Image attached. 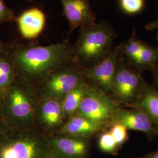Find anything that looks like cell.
<instances>
[{"mask_svg": "<svg viewBox=\"0 0 158 158\" xmlns=\"http://www.w3.org/2000/svg\"><path fill=\"white\" fill-rule=\"evenodd\" d=\"M69 40L50 45L12 44L7 53L13 62L17 79L34 87L52 72L73 61Z\"/></svg>", "mask_w": 158, "mask_h": 158, "instance_id": "1", "label": "cell"}, {"mask_svg": "<svg viewBox=\"0 0 158 158\" xmlns=\"http://www.w3.org/2000/svg\"><path fill=\"white\" fill-rule=\"evenodd\" d=\"M78 39L72 47L73 60L80 70L91 68L104 60L114 49L115 29L107 20L79 28Z\"/></svg>", "mask_w": 158, "mask_h": 158, "instance_id": "2", "label": "cell"}, {"mask_svg": "<svg viewBox=\"0 0 158 158\" xmlns=\"http://www.w3.org/2000/svg\"><path fill=\"white\" fill-rule=\"evenodd\" d=\"M39 101L35 88L16 77L3 93L2 118L12 130L36 127L35 113Z\"/></svg>", "mask_w": 158, "mask_h": 158, "instance_id": "3", "label": "cell"}, {"mask_svg": "<svg viewBox=\"0 0 158 158\" xmlns=\"http://www.w3.org/2000/svg\"><path fill=\"white\" fill-rule=\"evenodd\" d=\"M141 72L131 66L124 57H119L110 96L123 107H135L148 85Z\"/></svg>", "mask_w": 158, "mask_h": 158, "instance_id": "4", "label": "cell"}, {"mask_svg": "<svg viewBox=\"0 0 158 158\" xmlns=\"http://www.w3.org/2000/svg\"><path fill=\"white\" fill-rule=\"evenodd\" d=\"M48 136L34 127L12 130L0 147V158H44L46 157Z\"/></svg>", "mask_w": 158, "mask_h": 158, "instance_id": "5", "label": "cell"}, {"mask_svg": "<svg viewBox=\"0 0 158 158\" xmlns=\"http://www.w3.org/2000/svg\"><path fill=\"white\" fill-rule=\"evenodd\" d=\"M85 79L73 61L52 72L36 90L40 98H53L62 101Z\"/></svg>", "mask_w": 158, "mask_h": 158, "instance_id": "6", "label": "cell"}, {"mask_svg": "<svg viewBox=\"0 0 158 158\" xmlns=\"http://www.w3.org/2000/svg\"><path fill=\"white\" fill-rule=\"evenodd\" d=\"M120 107L121 106L111 96L90 83L88 90L74 115L96 121L113 123L114 115Z\"/></svg>", "mask_w": 158, "mask_h": 158, "instance_id": "7", "label": "cell"}, {"mask_svg": "<svg viewBox=\"0 0 158 158\" xmlns=\"http://www.w3.org/2000/svg\"><path fill=\"white\" fill-rule=\"evenodd\" d=\"M91 138L59 133L48 137L46 158H89Z\"/></svg>", "mask_w": 158, "mask_h": 158, "instance_id": "8", "label": "cell"}, {"mask_svg": "<svg viewBox=\"0 0 158 158\" xmlns=\"http://www.w3.org/2000/svg\"><path fill=\"white\" fill-rule=\"evenodd\" d=\"M113 123L123 125L128 130L141 132L150 141L158 136V127L149 114L138 106L119 108L114 115Z\"/></svg>", "mask_w": 158, "mask_h": 158, "instance_id": "9", "label": "cell"}, {"mask_svg": "<svg viewBox=\"0 0 158 158\" xmlns=\"http://www.w3.org/2000/svg\"><path fill=\"white\" fill-rule=\"evenodd\" d=\"M62 101L53 98H40L36 113V127L42 132H58L65 123Z\"/></svg>", "mask_w": 158, "mask_h": 158, "instance_id": "10", "label": "cell"}, {"mask_svg": "<svg viewBox=\"0 0 158 158\" xmlns=\"http://www.w3.org/2000/svg\"><path fill=\"white\" fill-rule=\"evenodd\" d=\"M121 56L118 46L104 60L91 68L80 70L83 76L98 89L110 96L113 79L119 57Z\"/></svg>", "mask_w": 158, "mask_h": 158, "instance_id": "11", "label": "cell"}, {"mask_svg": "<svg viewBox=\"0 0 158 158\" xmlns=\"http://www.w3.org/2000/svg\"><path fill=\"white\" fill-rule=\"evenodd\" d=\"M63 15L70 27L69 34L77 28L96 23V15L93 11L90 0H60Z\"/></svg>", "mask_w": 158, "mask_h": 158, "instance_id": "12", "label": "cell"}, {"mask_svg": "<svg viewBox=\"0 0 158 158\" xmlns=\"http://www.w3.org/2000/svg\"><path fill=\"white\" fill-rule=\"evenodd\" d=\"M112 123L100 122L82 116L74 115L66 120L59 134L92 138L110 128Z\"/></svg>", "mask_w": 158, "mask_h": 158, "instance_id": "13", "label": "cell"}, {"mask_svg": "<svg viewBox=\"0 0 158 158\" xmlns=\"http://www.w3.org/2000/svg\"><path fill=\"white\" fill-rule=\"evenodd\" d=\"M16 22L22 38L34 40L40 36L45 28V14L37 7L31 8L17 17Z\"/></svg>", "mask_w": 158, "mask_h": 158, "instance_id": "14", "label": "cell"}, {"mask_svg": "<svg viewBox=\"0 0 158 158\" xmlns=\"http://www.w3.org/2000/svg\"><path fill=\"white\" fill-rule=\"evenodd\" d=\"M90 85V82L85 79L72 90L70 91L63 99V110L66 121L73 116L77 110Z\"/></svg>", "mask_w": 158, "mask_h": 158, "instance_id": "15", "label": "cell"}, {"mask_svg": "<svg viewBox=\"0 0 158 158\" xmlns=\"http://www.w3.org/2000/svg\"><path fill=\"white\" fill-rule=\"evenodd\" d=\"M158 64V47L148 44L143 40L141 51L134 68L143 73L151 72Z\"/></svg>", "mask_w": 158, "mask_h": 158, "instance_id": "16", "label": "cell"}, {"mask_svg": "<svg viewBox=\"0 0 158 158\" xmlns=\"http://www.w3.org/2000/svg\"><path fill=\"white\" fill-rule=\"evenodd\" d=\"M136 106L143 108L158 128V90L152 85H148Z\"/></svg>", "mask_w": 158, "mask_h": 158, "instance_id": "17", "label": "cell"}, {"mask_svg": "<svg viewBox=\"0 0 158 158\" xmlns=\"http://www.w3.org/2000/svg\"><path fill=\"white\" fill-rule=\"evenodd\" d=\"M142 43L143 40L138 38L136 29L134 28L130 37L118 45L121 55L124 57L132 67L135 66L141 51Z\"/></svg>", "mask_w": 158, "mask_h": 158, "instance_id": "18", "label": "cell"}, {"mask_svg": "<svg viewBox=\"0 0 158 158\" xmlns=\"http://www.w3.org/2000/svg\"><path fill=\"white\" fill-rule=\"evenodd\" d=\"M15 79V70L11 58L8 54L0 56V90L4 93Z\"/></svg>", "mask_w": 158, "mask_h": 158, "instance_id": "19", "label": "cell"}, {"mask_svg": "<svg viewBox=\"0 0 158 158\" xmlns=\"http://www.w3.org/2000/svg\"><path fill=\"white\" fill-rule=\"evenodd\" d=\"M98 146L102 152L113 155L117 154L119 148L108 130L101 132L98 139Z\"/></svg>", "mask_w": 158, "mask_h": 158, "instance_id": "20", "label": "cell"}, {"mask_svg": "<svg viewBox=\"0 0 158 158\" xmlns=\"http://www.w3.org/2000/svg\"><path fill=\"white\" fill-rule=\"evenodd\" d=\"M120 10L128 15L141 13L145 6V0H118Z\"/></svg>", "mask_w": 158, "mask_h": 158, "instance_id": "21", "label": "cell"}, {"mask_svg": "<svg viewBox=\"0 0 158 158\" xmlns=\"http://www.w3.org/2000/svg\"><path fill=\"white\" fill-rule=\"evenodd\" d=\"M108 131L111 133L119 149H121L125 143L129 139V135L128 133V130L123 125L113 123L108 129Z\"/></svg>", "mask_w": 158, "mask_h": 158, "instance_id": "22", "label": "cell"}, {"mask_svg": "<svg viewBox=\"0 0 158 158\" xmlns=\"http://www.w3.org/2000/svg\"><path fill=\"white\" fill-rule=\"evenodd\" d=\"M15 13L6 5L4 0H0V25L4 23L16 21Z\"/></svg>", "mask_w": 158, "mask_h": 158, "instance_id": "23", "label": "cell"}, {"mask_svg": "<svg viewBox=\"0 0 158 158\" xmlns=\"http://www.w3.org/2000/svg\"><path fill=\"white\" fill-rule=\"evenodd\" d=\"M12 129L8 125L4 120L0 117V147L6 141L8 136L11 132Z\"/></svg>", "mask_w": 158, "mask_h": 158, "instance_id": "24", "label": "cell"}, {"mask_svg": "<svg viewBox=\"0 0 158 158\" xmlns=\"http://www.w3.org/2000/svg\"><path fill=\"white\" fill-rule=\"evenodd\" d=\"M152 77V85L158 90V64L151 71Z\"/></svg>", "mask_w": 158, "mask_h": 158, "instance_id": "25", "label": "cell"}, {"mask_svg": "<svg viewBox=\"0 0 158 158\" xmlns=\"http://www.w3.org/2000/svg\"><path fill=\"white\" fill-rule=\"evenodd\" d=\"M145 28L147 31H153L158 30V18L152 22L148 23L145 25Z\"/></svg>", "mask_w": 158, "mask_h": 158, "instance_id": "26", "label": "cell"}, {"mask_svg": "<svg viewBox=\"0 0 158 158\" xmlns=\"http://www.w3.org/2000/svg\"><path fill=\"white\" fill-rule=\"evenodd\" d=\"M11 45H6L0 40V56H3L7 54L9 49L11 47Z\"/></svg>", "mask_w": 158, "mask_h": 158, "instance_id": "27", "label": "cell"}, {"mask_svg": "<svg viewBox=\"0 0 158 158\" xmlns=\"http://www.w3.org/2000/svg\"><path fill=\"white\" fill-rule=\"evenodd\" d=\"M139 158H158V151L148 153Z\"/></svg>", "mask_w": 158, "mask_h": 158, "instance_id": "28", "label": "cell"}, {"mask_svg": "<svg viewBox=\"0 0 158 158\" xmlns=\"http://www.w3.org/2000/svg\"><path fill=\"white\" fill-rule=\"evenodd\" d=\"M2 106H3V92L0 90V117H2Z\"/></svg>", "mask_w": 158, "mask_h": 158, "instance_id": "29", "label": "cell"}, {"mask_svg": "<svg viewBox=\"0 0 158 158\" xmlns=\"http://www.w3.org/2000/svg\"><path fill=\"white\" fill-rule=\"evenodd\" d=\"M156 40H157V41L158 42V33L157 34V36H156Z\"/></svg>", "mask_w": 158, "mask_h": 158, "instance_id": "30", "label": "cell"}, {"mask_svg": "<svg viewBox=\"0 0 158 158\" xmlns=\"http://www.w3.org/2000/svg\"><path fill=\"white\" fill-rule=\"evenodd\" d=\"M28 1H32V0H28Z\"/></svg>", "mask_w": 158, "mask_h": 158, "instance_id": "31", "label": "cell"}, {"mask_svg": "<svg viewBox=\"0 0 158 158\" xmlns=\"http://www.w3.org/2000/svg\"></svg>", "mask_w": 158, "mask_h": 158, "instance_id": "32", "label": "cell"}]
</instances>
